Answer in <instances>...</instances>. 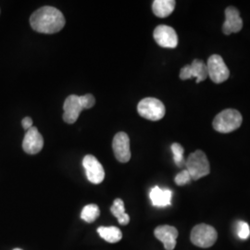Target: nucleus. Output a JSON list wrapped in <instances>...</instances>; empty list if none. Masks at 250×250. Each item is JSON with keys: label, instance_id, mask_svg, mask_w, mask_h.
<instances>
[{"label": "nucleus", "instance_id": "obj_17", "mask_svg": "<svg viewBox=\"0 0 250 250\" xmlns=\"http://www.w3.org/2000/svg\"><path fill=\"white\" fill-rule=\"evenodd\" d=\"M98 232L101 238H103L105 241L112 243V244L118 243L123 238V233L121 232V230L115 226H110V227L101 226L98 229Z\"/></svg>", "mask_w": 250, "mask_h": 250}, {"label": "nucleus", "instance_id": "obj_19", "mask_svg": "<svg viewBox=\"0 0 250 250\" xmlns=\"http://www.w3.org/2000/svg\"><path fill=\"white\" fill-rule=\"evenodd\" d=\"M100 215V210L98 205L96 204H89L86 205L81 212V218L87 224L94 223Z\"/></svg>", "mask_w": 250, "mask_h": 250}, {"label": "nucleus", "instance_id": "obj_20", "mask_svg": "<svg viewBox=\"0 0 250 250\" xmlns=\"http://www.w3.org/2000/svg\"><path fill=\"white\" fill-rule=\"evenodd\" d=\"M171 151L173 154V160L174 163L179 168H182L186 165V160L184 158L185 154V149L184 147L178 143H173L171 145Z\"/></svg>", "mask_w": 250, "mask_h": 250}, {"label": "nucleus", "instance_id": "obj_2", "mask_svg": "<svg viewBox=\"0 0 250 250\" xmlns=\"http://www.w3.org/2000/svg\"><path fill=\"white\" fill-rule=\"evenodd\" d=\"M241 113L233 108H227L215 117L212 126L215 130L222 134L232 133L237 130L242 125Z\"/></svg>", "mask_w": 250, "mask_h": 250}, {"label": "nucleus", "instance_id": "obj_15", "mask_svg": "<svg viewBox=\"0 0 250 250\" xmlns=\"http://www.w3.org/2000/svg\"><path fill=\"white\" fill-rule=\"evenodd\" d=\"M172 193L169 189H161L159 187H155L150 192V199L152 204L155 207L163 208L170 205Z\"/></svg>", "mask_w": 250, "mask_h": 250}, {"label": "nucleus", "instance_id": "obj_13", "mask_svg": "<svg viewBox=\"0 0 250 250\" xmlns=\"http://www.w3.org/2000/svg\"><path fill=\"white\" fill-rule=\"evenodd\" d=\"M154 234L157 239L162 242L165 250H173L176 247L178 231L175 227L170 225L158 226L154 231Z\"/></svg>", "mask_w": 250, "mask_h": 250}, {"label": "nucleus", "instance_id": "obj_18", "mask_svg": "<svg viewBox=\"0 0 250 250\" xmlns=\"http://www.w3.org/2000/svg\"><path fill=\"white\" fill-rule=\"evenodd\" d=\"M110 211L118 219L119 224L122 225H127L129 224L130 217L125 212V203L121 198H117L114 200L113 205L110 208Z\"/></svg>", "mask_w": 250, "mask_h": 250}, {"label": "nucleus", "instance_id": "obj_5", "mask_svg": "<svg viewBox=\"0 0 250 250\" xmlns=\"http://www.w3.org/2000/svg\"><path fill=\"white\" fill-rule=\"evenodd\" d=\"M139 115L152 122L161 120L166 112L165 106L159 99L154 98L144 99L137 105Z\"/></svg>", "mask_w": 250, "mask_h": 250}, {"label": "nucleus", "instance_id": "obj_8", "mask_svg": "<svg viewBox=\"0 0 250 250\" xmlns=\"http://www.w3.org/2000/svg\"><path fill=\"white\" fill-rule=\"evenodd\" d=\"M193 77L197 78V83L205 81L208 77L207 63L201 60L196 59L191 64L186 65L181 69L180 72V79L181 80H188Z\"/></svg>", "mask_w": 250, "mask_h": 250}, {"label": "nucleus", "instance_id": "obj_12", "mask_svg": "<svg viewBox=\"0 0 250 250\" xmlns=\"http://www.w3.org/2000/svg\"><path fill=\"white\" fill-rule=\"evenodd\" d=\"M44 146V139L38 129L33 126L29 129L24 135L22 141V148L24 152L30 155H36L41 151Z\"/></svg>", "mask_w": 250, "mask_h": 250}, {"label": "nucleus", "instance_id": "obj_16", "mask_svg": "<svg viewBox=\"0 0 250 250\" xmlns=\"http://www.w3.org/2000/svg\"><path fill=\"white\" fill-rule=\"evenodd\" d=\"M176 2L174 0H155L152 4L153 13L159 18L170 16L175 9Z\"/></svg>", "mask_w": 250, "mask_h": 250}, {"label": "nucleus", "instance_id": "obj_22", "mask_svg": "<svg viewBox=\"0 0 250 250\" xmlns=\"http://www.w3.org/2000/svg\"><path fill=\"white\" fill-rule=\"evenodd\" d=\"M237 234L243 240L248 239L250 236V229L249 224L245 222H238L237 223Z\"/></svg>", "mask_w": 250, "mask_h": 250}, {"label": "nucleus", "instance_id": "obj_3", "mask_svg": "<svg viewBox=\"0 0 250 250\" xmlns=\"http://www.w3.org/2000/svg\"><path fill=\"white\" fill-rule=\"evenodd\" d=\"M186 168L188 170L191 179L197 181L203 178L210 172L209 162L205 153L202 150H197L189 155L186 161Z\"/></svg>", "mask_w": 250, "mask_h": 250}, {"label": "nucleus", "instance_id": "obj_1", "mask_svg": "<svg viewBox=\"0 0 250 250\" xmlns=\"http://www.w3.org/2000/svg\"><path fill=\"white\" fill-rule=\"evenodd\" d=\"M65 22L62 11L50 6L36 9L30 18V24L33 30L45 35L60 32L65 26Z\"/></svg>", "mask_w": 250, "mask_h": 250}, {"label": "nucleus", "instance_id": "obj_10", "mask_svg": "<svg viewBox=\"0 0 250 250\" xmlns=\"http://www.w3.org/2000/svg\"><path fill=\"white\" fill-rule=\"evenodd\" d=\"M153 36L157 44L164 48H175L178 45V36L173 28L159 25L154 30Z\"/></svg>", "mask_w": 250, "mask_h": 250}, {"label": "nucleus", "instance_id": "obj_21", "mask_svg": "<svg viewBox=\"0 0 250 250\" xmlns=\"http://www.w3.org/2000/svg\"><path fill=\"white\" fill-rule=\"evenodd\" d=\"M191 180H192L191 176H190L188 170L186 169V170H182L181 172H179L174 178V182L179 187H183V186H186V185L189 184L191 182Z\"/></svg>", "mask_w": 250, "mask_h": 250}, {"label": "nucleus", "instance_id": "obj_11", "mask_svg": "<svg viewBox=\"0 0 250 250\" xmlns=\"http://www.w3.org/2000/svg\"><path fill=\"white\" fill-rule=\"evenodd\" d=\"M112 148L117 161L126 163L131 159L130 138L125 132H120L114 136Z\"/></svg>", "mask_w": 250, "mask_h": 250}, {"label": "nucleus", "instance_id": "obj_24", "mask_svg": "<svg viewBox=\"0 0 250 250\" xmlns=\"http://www.w3.org/2000/svg\"><path fill=\"white\" fill-rule=\"evenodd\" d=\"M21 125H22L23 129L27 132L29 129H31L33 127V120L30 117H25L21 121Z\"/></svg>", "mask_w": 250, "mask_h": 250}, {"label": "nucleus", "instance_id": "obj_25", "mask_svg": "<svg viewBox=\"0 0 250 250\" xmlns=\"http://www.w3.org/2000/svg\"><path fill=\"white\" fill-rule=\"evenodd\" d=\"M20 250V249H15V250Z\"/></svg>", "mask_w": 250, "mask_h": 250}, {"label": "nucleus", "instance_id": "obj_9", "mask_svg": "<svg viewBox=\"0 0 250 250\" xmlns=\"http://www.w3.org/2000/svg\"><path fill=\"white\" fill-rule=\"evenodd\" d=\"M85 109L82 99H81V96H77V95H71L69 96L63 105V120L65 123L69 124V125H73L80 116V113Z\"/></svg>", "mask_w": 250, "mask_h": 250}, {"label": "nucleus", "instance_id": "obj_23", "mask_svg": "<svg viewBox=\"0 0 250 250\" xmlns=\"http://www.w3.org/2000/svg\"><path fill=\"white\" fill-rule=\"evenodd\" d=\"M81 99H82L83 105L85 109H88V108L94 107L95 104H96V99L91 94H86V95L81 96Z\"/></svg>", "mask_w": 250, "mask_h": 250}, {"label": "nucleus", "instance_id": "obj_7", "mask_svg": "<svg viewBox=\"0 0 250 250\" xmlns=\"http://www.w3.org/2000/svg\"><path fill=\"white\" fill-rule=\"evenodd\" d=\"M83 166L90 183L99 185L104 181L105 170L95 156L86 155L83 160Z\"/></svg>", "mask_w": 250, "mask_h": 250}, {"label": "nucleus", "instance_id": "obj_6", "mask_svg": "<svg viewBox=\"0 0 250 250\" xmlns=\"http://www.w3.org/2000/svg\"><path fill=\"white\" fill-rule=\"evenodd\" d=\"M207 68L208 77L215 83H222L230 76V71L220 55H211L208 60Z\"/></svg>", "mask_w": 250, "mask_h": 250}, {"label": "nucleus", "instance_id": "obj_14", "mask_svg": "<svg viewBox=\"0 0 250 250\" xmlns=\"http://www.w3.org/2000/svg\"><path fill=\"white\" fill-rule=\"evenodd\" d=\"M243 28V20L239 10L234 7L225 9V21L223 25L224 35L229 36L232 33H238Z\"/></svg>", "mask_w": 250, "mask_h": 250}, {"label": "nucleus", "instance_id": "obj_4", "mask_svg": "<svg viewBox=\"0 0 250 250\" xmlns=\"http://www.w3.org/2000/svg\"><path fill=\"white\" fill-rule=\"evenodd\" d=\"M218 238V233L214 227L208 224L196 225L190 234L191 242L201 249H208L214 245Z\"/></svg>", "mask_w": 250, "mask_h": 250}]
</instances>
